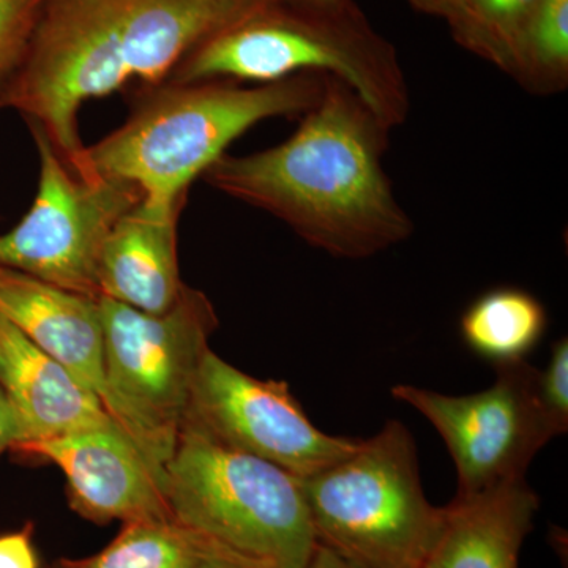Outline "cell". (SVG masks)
Returning <instances> with one entry per match:
<instances>
[{
    "instance_id": "cell-16",
    "label": "cell",
    "mask_w": 568,
    "mask_h": 568,
    "mask_svg": "<svg viewBox=\"0 0 568 568\" xmlns=\"http://www.w3.org/2000/svg\"><path fill=\"white\" fill-rule=\"evenodd\" d=\"M61 568H272L175 518L125 523L95 555L61 559Z\"/></svg>"
},
{
    "instance_id": "cell-15",
    "label": "cell",
    "mask_w": 568,
    "mask_h": 568,
    "mask_svg": "<svg viewBox=\"0 0 568 568\" xmlns=\"http://www.w3.org/2000/svg\"><path fill=\"white\" fill-rule=\"evenodd\" d=\"M538 506L526 480L455 496L425 568H518Z\"/></svg>"
},
{
    "instance_id": "cell-19",
    "label": "cell",
    "mask_w": 568,
    "mask_h": 568,
    "mask_svg": "<svg viewBox=\"0 0 568 568\" xmlns=\"http://www.w3.org/2000/svg\"><path fill=\"white\" fill-rule=\"evenodd\" d=\"M511 80L534 95L568 85V0H538Z\"/></svg>"
},
{
    "instance_id": "cell-7",
    "label": "cell",
    "mask_w": 568,
    "mask_h": 568,
    "mask_svg": "<svg viewBox=\"0 0 568 568\" xmlns=\"http://www.w3.org/2000/svg\"><path fill=\"white\" fill-rule=\"evenodd\" d=\"M99 304L104 409L164 477L219 316L207 295L186 284L178 302L156 315L104 295Z\"/></svg>"
},
{
    "instance_id": "cell-10",
    "label": "cell",
    "mask_w": 568,
    "mask_h": 568,
    "mask_svg": "<svg viewBox=\"0 0 568 568\" xmlns=\"http://www.w3.org/2000/svg\"><path fill=\"white\" fill-rule=\"evenodd\" d=\"M183 422L298 478L342 462L358 446V440L325 435L313 425L286 381L246 375L212 349L194 376Z\"/></svg>"
},
{
    "instance_id": "cell-20",
    "label": "cell",
    "mask_w": 568,
    "mask_h": 568,
    "mask_svg": "<svg viewBox=\"0 0 568 568\" xmlns=\"http://www.w3.org/2000/svg\"><path fill=\"white\" fill-rule=\"evenodd\" d=\"M44 0H0V110L28 58Z\"/></svg>"
},
{
    "instance_id": "cell-22",
    "label": "cell",
    "mask_w": 568,
    "mask_h": 568,
    "mask_svg": "<svg viewBox=\"0 0 568 568\" xmlns=\"http://www.w3.org/2000/svg\"><path fill=\"white\" fill-rule=\"evenodd\" d=\"M32 534V523L14 532L0 534V568H40Z\"/></svg>"
},
{
    "instance_id": "cell-11",
    "label": "cell",
    "mask_w": 568,
    "mask_h": 568,
    "mask_svg": "<svg viewBox=\"0 0 568 568\" xmlns=\"http://www.w3.org/2000/svg\"><path fill=\"white\" fill-rule=\"evenodd\" d=\"M11 452L58 466L71 510L97 525L174 518L164 477L119 426L21 443Z\"/></svg>"
},
{
    "instance_id": "cell-13",
    "label": "cell",
    "mask_w": 568,
    "mask_h": 568,
    "mask_svg": "<svg viewBox=\"0 0 568 568\" xmlns=\"http://www.w3.org/2000/svg\"><path fill=\"white\" fill-rule=\"evenodd\" d=\"M0 387L20 418L21 443L118 426L99 396L2 315Z\"/></svg>"
},
{
    "instance_id": "cell-9",
    "label": "cell",
    "mask_w": 568,
    "mask_h": 568,
    "mask_svg": "<svg viewBox=\"0 0 568 568\" xmlns=\"http://www.w3.org/2000/svg\"><path fill=\"white\" fill-rule=\"evenodd\" d=\"M537 381L538 369L523 361L496 365L495 384L477 394L396 386L392 395L432 422L457 466V496H473L525 480L538 452L558 436Z\"/></svg>"
},
{
    "instance_id": "cell-4",
    "label": "cell",
    "mask_w": 568,
    "mask_h": 568,
    "mask_svg": "<svg viewBox=\"0 0 568 568\" xmlns=\"http://www.w3.org/2000/svg\"><path fill=\"white\" fill-rule=\"evenodd\" d=\"M301 73L345 81L390 130L409 118L398 52L355 2L342 10H308L268 0L190 52L166 82L267 84Z\"/></svg>"
},
{
    "instance_id": "cell-12",
    "label": "cell",
    "mask_w": 568,
    "mask_h": 568,
    "mask_svg": "<svg viewBox=\"0 0 568 568\" xmlns=\"http://www.w3.org/2000/svg\"><path fill=\"white\" fill-rule=\"evenodd\" d=\"M0 315L73 373L103 405L99 297L73 293L0 265Z\"/></svg>"
},
{
    "instance_id": "cell-27",
    "label": "cell",
    "mask_w": 568,
    "mask_h": 568,
    "mask_svg": "<svg viewBox=\"0 0 568 568\" xmlns=\"http://www.w3.org/2000/svg\"><path fill=\"white\" fill-rule=\"evenodd\" d=\"M54 568H61V567H59V564H58V566H55Z\"/></svg>"
},
{
    "instance_id": "cell-8",
    "label": "cell",
    "mask_w": 568,
    "mask_h": 568,
    "mask_svg": "<svg viewBox=\"0 0 568 568\" xmlns=\"http://www.w3.org/2000/svg\"><path fill=\"white\" fill-rule=\"evenodd\" d=\"M39 153V190L13 230L0 234V265L73 293L100 297L99 260L111 227L142 200L140 190L111 179L81 178L47 133L28 123Z\"/></svg>"
},
{
    "instance_id": "cell-5",
    "label": "cell",
    "mask_w": 568,
    "mask_h": 568,
    "mask_svg": "<svg viewBox=\"0 0 568 568\" xmlns=\"http://www.w3.org/2000/svg\"><path fill=\"white\" fill-rule=\"evenodd\" d=\"M301 480L317 545L355 568H425L447 508L426 499L416 443L388 420L353 454Z\"/></svg>"
},
{
    "instance_id": "cell-25",
    "label": "cell",
    "mask_w": 568,
    "mask_h": 568,
    "mask_svg": "<svg viewBox=\"0 0 568 568\" xmlns=\"http://www.w3.org/2000/svg\"><path fill=\"white\" fill-rule=\"evenodd\" d=\"M306 568H355L349 566V564L345 562V560L339 559L338 556L334 555V552L328 551L327 548L321 547L317 545L315 549V555H313L312 560H310L308 567Z\"/></svg>"
},
{
    "instance_id": "cell-14",
    "label": "cell",
    "mask_w": 568,
    "mask_h": 568,
    "mask_svg": "<svg viewBox=\"0 0 568 568\" xmlns=\"http://www.w3.org/2000/svg\"><path fill=\"white\" fill-rule=\"evenodd\" d=\"M182 209H156L140 201L123 213L100 253V295L153 315L178 302L185 286L178 260Z\"/></svg>"
},
{
    "instance_id": "cell-26",
    "label": "cell",
    "mask_w": 568,
    "mask_h": 568,
    "mask_svg": "<svg viewBox=\"0 0 568 568\" xmlns=\"http://www.w3.org/2000/svg\"><path fill=\"white\" fill-rule=\"evenodd\" d=\"M283 2L308 10H342L354 3V0H283Z\"/></svg>"
},
{
    "instance_id": "cell-24",
    "label": "cell",
    "mask_w": 568,
    "mask_h": 568,
    "mask_svg": "<svg viewBox=\"0 0 568 568\" xmlns=\"http://www.w3.org/2000/svg\"><path fill=\"white\" fill-rule=\"evenodd\" d=\"M406 2L420 13L432 14V17H439L444 20L455 0H406Z\"/></svg>"
},
{
    "instance_id": "cell-17",
    "label": "cell",
    "mask_w": 568,
    "mask_h": 568,
    "mask_svg": "<svg viewBox=\"0 0 568 568\" xmlns=\"http://www.w3.org/2000/svg\"><path fill=\"white\" fill-rule=\"evenodd\" d=\"M547 327V308L536 295L519 287L487 291L467 306L459 321L465 345L495 365L526 361Z\"/></svg>"
},
{
    "instance_id": "cell-23",
    "label": "cell",
    "mask_w": 568,
    "mask_h": 568,
    "mask_svg": "<svg viewBox=\"0 0 568 568\" xmlns=\"http://www.w3.org/2000/svg\"><path fill=\"white\" fill-rule=\"evenodd\" d=\"M20 418L3 388L0 387V455L21 443Z\"/></svg>"
},
{
    "instance_id": "cell-21",
    "label": "cell",
    "mask_w": 568,
    "mask_h": 568,
    "mask_svg": "<svg viewBox=\"0 0 568 568\" xmlns=\"http://www.w3.org/2000/svg\"><path fill=\"white\" fill-rule=\"evenodd\" d=\"M538 395L549 420L560 436L568 429V342L560 338L552 345L547 368L538 372Z\"/></svg>"
},
{
    "instance_id": "cell-18",
    "label": "cell",
    "mask_w": 568,
    "mask_h": 568,
    "mask_svg": "<svg viewBox=\"0 0 568 568\" xmlns=\"http://www.w3.org/2000/svg\"><path fill=\"white\" fill-rule=\"evenodd\" d=\"M538 0H455L446 20L463 50L511 77Z\"/></svg>"
},
{
    "instance_id": "cell-3",
    "label": "cell",
    "mask_w": 568,
    "mask_h": 568,
    "mask_svg": "<svg viewBox=\"0 0 568 568\" xmlns=\"http://www.w3.org/2000/svg\"><path fill=\"white\" fill-rule=\"evenodd\" d=\"M244 84L215 80L140 89L122 126L85 148L89 174L130 183L151 207H183L194 179L231 142L267 119L302 118L312 110L323 95L324 74Z\"/></svg>"
},
{
    "instance_id": "cell-2",
    "label": "cell",
    "mask_w": 568,
    "mask_h": 568,
    "mask_svg": "<svg viewBox=\"0 0 568 568\" xmlns=\"http://www.w3.org/2000/svg\"><path fill=\"white\" fill-rule=\"evenodd\" d=\"M265 2L44 0L7 108L39 125L67 166L85 179L82 104L134 82L164 84L190 52Z\"/></svg>"
},
{
    "instance_id": "cell-6",
    "label": "cell",
    "mask_w": 568,
    "mask_h": 568,
    "mask_svg": "<svg viewBox=\"0 0 568 568\" xmlns=\"http://www.w3.org/2000/svg\"><path fill=\"white\" fill-rule=\"evenodd\" d=\"M163 491L175 519L272 568H306L315 555L298 477L185 422L164 466Z\"/></svg>"
},
{
    "instance_id": "cell-1",
    "label": "cell",
    "mask_w": 568,
    "mask_h": 568,
    "mask_svg": "<svg viewBox=\"0 0 568 568\" xmlns=\"http://www.w3.org/2000/svg\"><path fill=\"white\" fill-rule=\"evenodd\" d=\"M390 132L345 81L324 74L320 102L286 141L244 156L224 153L203 178L321 252L365 260L414 233L384 170Z\"/></svg>"
}]
</instances>
